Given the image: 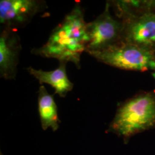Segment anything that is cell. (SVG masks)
<instances>
[{"mask_svg":"<svg viewBox=\"0 0 155 155\" xmlns=\"http://www.w3.org/2000/svg\"><path fill=\"white\" fill-rule=\"evenodd\" d=\"M87 24L82 7L77 4L52 30L47 41L33 48L32 54L59 62H71L80 68L81 56L86 49Z\"/></svg>","mask_w":155,"mask_h":155,"instance_id":"6da1fadb","label":"cell"},{"mask_svg":"<svg viewBox=\"0 0 155 155\" xmlns=\"http://www.w3.org/2000/svg\"><path fill=\"white\" fill-rule=\"evenodd\" d=\"M155 127V92H142L118 106L108 131L127 143L134 136Z\"/></svg>","mask_w":155,"mask_h":155,"instance_id":"7a4b0ae2","label":"cell"},{"mask_svg":"<svg viewBox=\"0 0 155 155\" xmlns=\"http://www.w3.org/2000/svg\"><path fill=\"white\" fill-rule=\"evenodd\" d=\"M90 55L102 63L122 70L155 71V50L124 42Z\"/></svg>","mask_w":155,"mask_h":155,"instance_id":"3957f363","label":"cell"},{"mask_svg":"<svg viewBox=\"0 0 155 155\" xmlns=\"http://www.w3.org/2000/svg\"><path fill=\"white\" fill-rule=\"evenodd\" d=\"M124 24L110 13V5L106 4L103 12L87 22L85 52L88 54L106 50L122 42Z\"/></svg>","mask_w":155,"mask_h":155,"instance_id":"277c9868","label":"cell"},{"mask_svg":"<svg viewBox=\"0 0 155 155\" xmlns=\"http://www.w3.org/2000/svg\"><path fill=\"white\" fill-rule=\"evenodd\" d=\"M47 8L46 2L41 0H1V24L15 30L23 28Z\"/></svg>","mask_w":155,"mask_h":155,"instance_id":"5b68a950","label":"cell"},{"mask_svg":"<svg viewBox=\"0 0 155 155\" xmlns=\"http://www.w3.org/2000/svg\"><path fill=\"white\" fill-rule=\"evenodd\" d=\"M122 22V42L155 50V13Z\"/></svg>","mask_w":155,"mask_h":155,"instance_id":"8992f818","label":"cell"},{"mask_svg":"<svg viewBox=\"0 0 155 155\" xmlns=\"http://www.w3.org/2000/svg\"><path fill=\"white\" fill-rule=\"evenodd\" d=\"M22 49L16 30L3 27L0 34V77L15 79L17 73L19 55Z\"/></svg>","mask_w":155,"mask_h":155,"instance_id":"52a82bcc","label":"cell"},{"mask_svg":"<svg viewBox=\"0 0 155 155\" xmlns=\"http://www.w3.org/2000/svg\"><path fill=\"white\" fill-rule=\"evenodd\" d=\"M66 64L65 62H59L57 68L50 71L37 70L32 67H28L27 70L41 85L43 83L48 84L55 89V94H58L61 97H65L74 87V84L67 74Z\"/></svg>","mask_w":155,"mask_h":155,"instance_id":"ba28073f","label":"cell"},{"mask_svg":"<svg viewBox=\"0 0 155 155\" xmlns=\"http://www.w3.org/2000/svg\"><path fill=\"white\" fill-rule=\"evenodd\" d=\"M109 2L117 18L122 21L155 13V0H116Z\"/></svg>","mask_w":155,"mask_h":155,"instance_id":"9c48e42d","label":"cell"},{"mask_svg":"<svg viewBox=\"0 0 155 155\" xmlns=\"http://www.w3.org/2000/svg\"><path fill=\"white\" fill-rule=\"evenodd\" d=\"M38 110L42 129L57 130L60 122L58 107L54 95L49 94L43 85L40 86L38 91Z\"/></svg>","mask_w":155,"mask_h":155,"instance_id":"30bf717a","label":"cell"}]
</instances>
